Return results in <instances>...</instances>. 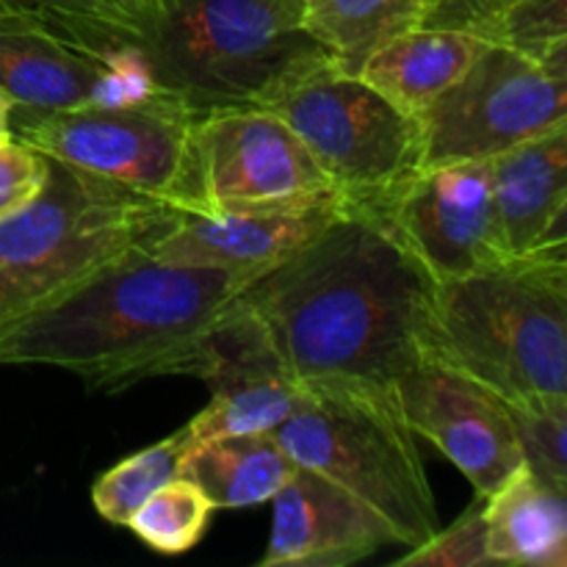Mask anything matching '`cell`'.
Returning a JSON list of instances; mask_svg holds the SVG:
<instances>
[{
	"mask_svg": "<svg viewBox=\"0 0 567 567\" xmlns=\"http://www.w3.org/2000/svg\"><path fill=\"white\" fill-rule=\"evenodd\" d=\"M252 275L177 266L136 247L55 302L0 324V365H53L92 391L188 374L205 332Z\"/></svg>",
	"mask_w": 567,
	"mask_h": 567,
	"instance_id": "2",
	"label": "cell"
},
{
	"mask_svg": "<svg viewBox=\"0 0 567 567\" xmlns=\"http://www.w3.org/2000/svg\"><path fill=\"white\" fill-rule=\"evenodd\" d=\"M343 205L347 203L302 214L172 210L169 219L144 241V247L164 264L214 266L258 277L313 241L341 214Z\"/></svg>",
	"mask_w": 567,
	"mask_h": 567,
	"instance_id": "15",
	"label": "cell"
},
{
	"mask_svg": "<svg viewBox=\"0 0 567 567\" xmlns=\"http://www.w3.org/2000/svg\"><path fill=\"white\" fill-rule=\"evenodd\" d=\"M435 280L382 210L343 205L313 238L238 291L302 385L396 393L424 360Z\"/></svg>",
	"mask_w": 567,
	"mask_h": 567,
	"instance_id": "1",
	"label": "cell"
},
{
	"mask_svg": "<svg viewBox=\"0 0 567 567\" xmlns=\"http://www.w3.org/2000/svg\"><path fill=\"white\" fill-rule=\"evenodd\" d=\"M382 214L435 282L513 260L493 199L491 158L421 166Z\"/></svg>",
	"mask_w": 567,
	"mask_h": 567,
	"instance_id": "11",
	"label": "cell"
},
{
	"mask_svg": "<svg viewBox=\"0 0 567 567\" xmlns=\"http://www.w3.org/2000/svg\"><path fill=\"white\" fill-rule=\"evenodd\" d=\"M493 42L567 78V0H515L498 22Z\"/></svg>",
	"mask_w": 567,
	"mask_h": 567,
	"instance_id": "24",
	"label": "cell"
},
{
	"mask_svg": "<svg viewBox=\"0 0 567 567\" xmlns=\"http://www.w3.org/2000/svg\"><path fill=\"white\" fill-rule=\"evenodd\" d=\"M293 468L275 432H249L186 446L177 476L194 482L216 509H238L271 502Z\"/></svg>",
	"mask_w": 567,
	"mask_h": 567,
	"instance_id": "18",
	"label": "cell"
},
{
	"mask_svg": "<svg viewBox=\"0 0 567 567\" xmlns=\"http://www.w3.org/2000/svg\"><path fill=\"white\" fill-rule=\"evenodd\" d=\"M11 111H14V100L0 89V136H14L11 133Z\"/></svg>",
	"mask_w": 567,
	"mask_h": 567,
	"instance_id": "30",
	"label": "cell"
},
{
	"mask_svg": "<svg viewBox=\"0 0 567 567\" xmlns=\"http://www.w3.org/2000/svg\"><path fill=\"white\" fill-rule=\"evenodd\" d=\"M396 565H432V567H482L493 565L487 557L485 529V496H476V504L446 532L437 529L430 540L408 548Z\"/></svg>",
	"mask_w": 567,
	"mask_h": 567,
	"instance_id": "26",
	"label": "cell"
},
{
	"mask_svg": "<svg viewBox=\"0 0 567 567\" xmlns=\"http://www.w3.org/2000/svg\"><path fill=\"white\" fill-rule=\"evenodd\" d=\"M424 358L507 404L567 399V258L509 260L435 282Z\"/></svg>",
	"mask_w": 567,
	"mask_h": 567,
	"instance_id": "3",
	"label": "cell"
},
{
	"mask_svg": "<svg viewBox=\"0 0 567 567\" xmlns=\"http://www.w3.org/2000/svg\"><path fill=\"white\" fill-rule=\"evenodd\" d=\"M208 385L210 402L181 430L186 446L219 435L275 432L305 396V385L282 363L221 371Z\"/></svg>",
	"mask_w": 567,
	"mask_h": 567,
	"instance_id": "20",
	"label": "cell"
},
{
	"mask_svg": "<svg viewBox=\"0 0 567 567\" xmlns=\"http://www.w3.org/2000/svg\"><path fill=\"white\" fill-rule=\"evenodd\" d=\"M197 150L205 208L302 214L347 203L302 138L266 109L199 116Z\"/></svg>",
	"mask_w": 567,
	"mask_h": 567,
	"instance_id": "10",
	"label": "cell"
},
{
	"mask_svg": "<svg viewBox=\"0 0 567 567\" xmlns=\"http://www.w3.org/2000/svg\"><path fill=\"white\" fill-rule=\"evenodd\" d=\"M485 39L441 28H413L377 50L358 78L385 94L408 114L419 116L465 70Z\"/></svg>",
	"mask_w": 567,
	"mask_h": 567,
	"instance_id": "19",
	"label": "cell"
},
{
	"mask_svg": "<svg viewBox=\"0 0 567 567\" xmlns=\"http://www.w3.org/2000/svg\"><path fill=\"white\" fill-rule=\"evenodd\" d=\"M491 177L513 260L567 258V125L493 155Z\"/></svg>",
	"mask_w": 567,
	"mask_h": 567,
	"instance_id": "16",
	"label": "cell"
},
{
	"mask_svg": "<svg viewBox=\"0 0 567 567\" xmlns=\"http://www.w3.org/2000/svg\"><path fill=\"white\" fill-rule=\"evenodd\" d=\"M260 109L280 116L349 205L382 210L424 166L413 114L330 61L293 78Z\"/></svg>",
	"mask_w": 567,
	"mask_h": 567,
	"instance_id": "7",
	"label": "cell"
},
{
	"mask_svg": "<svg viewBox=\"0 0 567 567\" xmlns=\"http://www.w3.org/2000/svg\"><path fill=\"white\" fill-rule=\"evenodd\" d=\"M175 208L48 158L37 197L0 219V324L55 302L142 247Z\"/></svg>",
	"mask_w": 567,
	"mask_h": 567,
	"instance_id": "5",
	"label": "cell"
},
{
	"mask_svg": "<svg viewBox=\"0 0 567 567\" xmlns=\"http://www.w3.org/2000/svg\"><path fill=\"white\" fill-rule=\"evenodd\" d=\"M567 78L498 42H485L468 70L415 120L424 166L487 161L567 125Z\"/></svg>",
	"mask_w": 567,
	"mask_h": 567,
	"instance_id": "9",
	"label": "cell"
},
{
	"mask_svg": "<svg viewBox=\"0 0 567 567\" xmlns=\"http://www.w3.org/2000/svg\"><path fill=\"white\" fill-rule=\"evenodd\" d=\"M144 11H147V0H144Z\"/></svg>",
	"mask_w": 567,
	"mask_h": 567,
	"instance_id": "32",
	"label": "cell"
},
{
	"mask_svg": "<svg viewBox=\"0 0 567 567\" xmlns=\"http://www.w3.org/2000/svg\"><path fill=\"white\" fill-rule=\"evenodd\" d=\"M92 22L50 0L0 9V89L14 109L89 105L97 72Z\"/></svg>",
	"mask_w": 567,
	"mask_h": 567,
	"instance_id": "13",
	"label": "cell"
},
{
	"mask_svg": "<svg viewBox=\"0 0 567 567\" xmlns=\"http://www.w3.org/2000/svg\"><path fill=\"white\" fill-rule=\"evenodd\" d=\"M183 449H186V437H183V432H175L166 441L142 449V452L116 463L111 471H105L92 487V502L100 518L114 526H127L131 515L158 487L175 480Z\"/></svg>",
	"mask_w": 567,
	"mask_h": 567,
	"instance_id": "22",
	"label": "cell"
},
{
	"mask_svg": "<svg viewBox=\"0 0 567 567\" xmlns=\"http://www.w3.org/2000/svg\"><path fill=\"white\" fill-rule=\"evenodd\" d=\"M214 504L194 482L175 476L127 520V529L158 554H186L203 540Z\"/></svg>",
	"mask_w": 567,
	"mask_h": 567,
	"instance_id": "23",
	"label": "cell"
},
{
	"mask_svg": "<svg viewBox=\"0 0 567 567\" xmlns=\"http://www.w3.org/2000/svg\"><path fill=\"white\" fill-rule=\"evenodd\" d=\"M72 14L89 17L103 25L120 28V31L136 33L142 39L144 28V0H50Z\"/></svg>",
	"mask_w": 567,
	"mask_h": 567,
	"instance_id": "29",
	"label": "cell"
},
{
	"mask_svg": "<svg viewBox=\"0 0 567 567\" xmlns=\"http://www.w3.org/2000/svg\"><path fill=\"white\" fill-rule=\"evenodd\" d=\"M271 537L260 567H347L399 546L352 493L297 465L271 498Z\"/></svg>",
	"mask_w": 567,
	"mask_h": 567,
	"instance_id": "14",
	"label": "cell"
},
{
	"mask_svg": "<svg viewBox=\"0 0 567 567\" xmlns=\"http://www.w3.org/2000/svg\"><path fill=\"white\" fill-rule=\"evenodd\" d=\"M28 3H44V0H0V9H9V6H28Z\"/></svg>",
	"mask_w": 567,
	"mask_h": 567,
	"instance_id": "31",
	"label": "cell"
},
{
	"mask_svg": "<svg viewBox=\"0 0 567 567\" xmlns=\"http://www.w3.org/2000/svg\"><path fill=\"white\" fill-rule=\"evenodd\" d=\"M424 0H305L302 25L343 75H360L365 61L421 22Z\"/></svg>",
	"mask_w": 567,
	"mask_h": 567,
	"instance_id": "21",
	"label": "cell"
},
{
	"mask_svg": "<svg viewBox=\"0 0 567 567\" xmlns=\"http://www.w3.org/2000/svg\"><path fill=\"white\" fill-rule=\"evenodd\" d=\"M305 0H147L142 42L158 81L197 116L260 109L327 55Z\"/></svg>",
	"mask_w": 567,
	"mask_h": 567,
	"instance_id": "4",
	"label": "cell"
},
{
	"mask_svg": "<svg viewBox=\"0 0 567 567\" xmlns=\"http://www.w3.org/2000/svg\"><path fill=\"white\" fill-rule=\"evenodd\" d=\"M507 410L524 463L559 491H567V399L515 402Z\"/></svg>",
	"mask_w": 567,
	"mask_h": 567,
	"instance_id": "25",
	"label": "cell"
},
{
	"mask_svg": "<svg viewBox=\"0 0 567 567\" xmlns=\"http://www.w3.org/2000/svg\"><path fill=\"white\" fill-rule=\"evenodd\" d=\"M396 396L404 424L435 443L476 496H491L524 463L507 404L460 371L424 358L399 380Z\"/></svg>",
	"mask_w": 567,
	"mask_h": 567,
	"instance_id": "12",
	"label": "cell"
},
{
	"mask_svg": "<svg viewBox=\"0 0 567 567\" xmlns=\"http://www.w3.org/2000/svg\"><path fill=\"white\" fill-rule=\"evenodd\" d=\"M48 177V155L17 136H0V219L31 203Z\"/></svg>",
	"mask_w": 567,
	"mask_h": 567,
	"instance_id": "27",
	"label": "cell"
},
{
	"mask_svg": "<svg viewBox=\"0 0 567 567\" xmlns=\"http://www.w3.org/2000/svg\"><path fill=\"white\" fill-rule=\"evenodd\" d=\"M197 125L186 105L11 111V133L28 147L175 210L205 208Z\"/></svg>",
	"mask_w": 567,
	"mask_h": 567,
	"instance_id": "8",
	"label": "cell"
},
{
	"mask_svg": "<svg viewBox=\"0 0 567 567\" xmlns=\"http://www.w3.org/2000/svg\"><path fill=\"white\" fill-rule=\"evenodd\" d=\"M302 468L352 493L391 529L399 546L415 548L437 532V507L415 435L396 393L316 382L275 430Z\"/></svg>",
	"mask_w": 567,
	"mask_h": 567,
	"instance_id": "6",
	"label": "cell"
},
{
	"mask_svg": "<svg viewBox=\"0 0 567 567\" xmlns=\"http://www.w3.org/2000/svg\"><path fill=\"white\" fill-rule=\"evenodd\" d=\"M515 0H424L419 28L460 31L493 42L498 22Z\"/></svg>",
	"mask_w": 567,
	"mask_h": 567,
	"instance_id": "28",
	"label": "cell"
},
{
	"mask_svg": "<svg viewBox=\"0 0 567 567\" xmlns=\"http://www.w3.org/2000/svg\"><path fill=\"white\" fill-rule=\"evenodd\" d=\"M485 529L493 565L567 567V491L520 463L485 496Z\"/></svg>",
	"mask_w": 567,
	"mask_h": 567,
	"instance_id": "17",
	"label": "cell"
}]
</instances>
